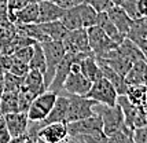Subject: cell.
<instances>
[{"mask_svg":"<svg viewBox=\"0 0 147 143\" xmlns=\"http://www.w3.org/2000/svg\"><path fill=\"white\" fill-rule=\"evenodd\" d=\"M127 39L134 41L135 44L143 47L147 44V17H139L132 21L131 28L127 33Z\"/></svg>","mask_w":147,"mask_h":143,"instance_id":"obj_14","label":"cell"},{"mask_svg":"<svg viewBox=\"0 0 147 143\" xmlns=\"http://www.w3.org/2000/svg\"><path fill=\"white\" fill-rule=\"evenodd\" d=\"M24 77L25 76H17L11 72L4 73V91L18 92L24 85Z\"/></svg>","mask_w":147,"mask_h":143,"instance_id":"obj_28","label":"cell"},{"mask_svg":"<svg viewBox=\"0 0 147 143\" xmlns=\"http://www.w3.org/2000/svg\"><path fill=\"white\" fill-rule=\"evenodd\" d=\"M21 138H22V136L11 138V139H10V142H8V143H19V142H21Z\"/></svg>","mask_w":147,"mask_h":143,"instance_id":"obj_45","label":"cell"},{"mask_svg":"<svg viewBox=\"0 0 147 143\" xmlns=\"http://www.w3.org/2000/svg\"><path fill=\"white\" fill-rule=\"evenodd\" d=\"M94 111L98 113L103 121V132L109 136L111 134L120 131H128L129 128L125 124V117L121 107L118 105L115 106H106L102 103H96L94 106Z\"/></svg>","mask_w":147,"mask_h":143,"instance_id":"obj_1","label":"cell"},{"mask_svg":"<svg viewBox=\"0 0 147 143\" xmlns=\"http://www.w3.org/2000/svg\"><path fill=\"white\" fill-rule=\"evenodd\" d=\"M95 25H98L99 28H102L103 32L106 33L115 44H121L122 41H124V39H125V36H124L122 33H120V30H118V29L115 28L114 24L111 22V20L109 18V15H107L106 11L98 13Z\"/></svg>","mask_w":147,"mask_h":143,"instance_id":"obj_20","label":"cell"},{"mask_svg":"<svg viewBox=\"0 0 147 143\" xmlns=\"http://www.w3.org/2000/svg\"><path fill=\"white\" fill-rule=\"evenodd\" d=\"M32 55H33V44L32 46H24L18 48L17 51L13 54L14 58L19 59V61H22V62H25L29 65V62H30V59H32Z\"/></svg>","mask_w":147,"mask_h":143,"instance_id":"obj_33","label":"cell"},{"mask_svg":"<svg viewBox=\"0 0 147 143\" xmlns=\"http://www.w3.org/2000/svg\"><path fill=\"white\" fill-rule=\"evenodd\" d=\"M57 96L58 94L47 90L43 94H40L38 96L34 98L32 105L29 106V110L26 111L29 121H32V123L43 121L48 116V113L51 111L52 106H54L55 101H57Z\"/></svg>","mask_w":147,"mask_h":143,"instance_id":"obj_6","label":"cell"},{"mask_svg":"<svg viewBox=\"0 0 147 143\" xmlns=\"http://www.w3.org/2000/svg\"><path fill=\"white\" fill-rule=\"evenodd\" d=\"M62 44L66 52H90L88 33L85 28L69 30L62 40ZM92 52V51H91Z\"/></svg>","mask_w":147,"mask_h":143,"instance_id":"obj_8","label":"cell"},{"mask_svg":"<svg viewBox=\"0 0 147 143\" xmlns=\"http://www.w3.org/2000/svg\"><path fill=\"white\" fill-rule=\"evenodd\" d=\"M11 63H13V57H11V55L0 54V72H1V73L10 72Z\"/></svg>","mask_w":147,"mask_h":143,"instance_id":"obj_40","label":"cell"},{"mask_svg":"<svg viewBox=\"0 0 147 143\" xmlns=\"http://www.w3.org/2000/svg\"><path fill=\"white\" fill-rule=\"evenodd\" d=\"M50 1L55 3L59 7H62L63 10H67V8H71V7H76L78 4H81L84 0H50Z\"/></svg>","mask_w":147,"mask_h":143,"instance_id":"obj_41","label":"cell"},{"mask_svg":"<svg viewBox=\"0 0 147 143\" xmlns=\"http://www.w3.org/2000/svg\"><path fill=\"white\" fill-rule=\"evenodd\" d=\"M17 34V25L13 22H7L0 25V48L8 44Z\"/></svg>","mask_w":147,"mask_h":143,"instance_id":"obj_29","label":"cell"},{"mask_svg":"<svg viewBox=\"0 0 147 143\" xmlns=\"http://www.w3.org/2000/svg\"><path fill=\"white\" fill-rule=\"evenodd\" d=\"M67 135L69 136H80V135H87V134H95V132H100L103 131V121L102 117L94 113L92 116L78 121H73V123H67Z\"/></svg>","mask_w":147,"mask_h":143,"instance_id":"obj_7","label":"cell"},{"mask_svg":"<svg viewBox=\"0 0 147 143\" xmlns=\"http://www.w3.org/2000/svg\"><path fill=\"white\" fill-rule=\"evenodd\" d=\"M87 33H88V44H90V50L96 58H100L105 54L109 51L114 50L118 44H115L113 40L110 39L106 33L103 32L102 28L98 25L90 26L87 28Z\"/></svg>","mask_w":147,"mask_h":143,"instance_id":"obj_5","label":"cell"},{"mask_svg":"<svg viewBox=\"0 0 147 143\" xmlns=\"http://www.w3.org/2000/svg\"><path fill=\"white\" fill-rule=\"evenodd\" d=\"M65 10L62 7L57 6L55 3H52L50 0H41L38 1V22H51V21L61 20V17L63 15Z\"/></svg>","mask_w":147,"mask_h":143,"instance_id":"obj_16","label":"cell"},{"mask_svg":"<svg viewBox=\"0 0 147 143\" xmlns=\"http://www.w3.org/2000/svg\"><path fill=\"white\" fill-rule=\"evenodd\" d=\"M121 7H122V10L128 14L132 20H136V18H139V17H140L139 13H138L136 0H124V1H122V4H121Z\"/></svg>","mask_w":147,"mask_h":143,"instance_id":"obj_35","label":"cell"},{"mask_svg":"<svg viewBox=\"0 0 147 143\" xmlns=\"http://www.w3.org/2000/svg\"><path fill=\"white\" fill-rule=\"evenodd\" d=\"M67 99H69V107H67L66 124L87 118L95 113L94 106L98 102L94 99L83 96V95H73V94H69Z\"/></svg>","mask_w":147,"mask_h":143,"instance_id":"obj_3","label":"cell"},{"mask_svg":"<svg viewBox=\"0 0 147 143\" xmlns=\"http://www.w3.org/2000/svg\"><path fill=\"white\" fill-rule=\"evenodd\" d=\"M136 7L140 17H147V0H136Z\"/></svg>","mask_w":147,"mask_h":143,"instance_id":"obj_43","label":"cell"},{"mask_svg":"<svg viewBox=\"0 0 147 143\" xmlns=\"http://www.w3.org/2000/svg\"><path fill=\"white\" fill-rule=\"evenodd\" d=\"M95 58H96V57H95ZM96 61H98V59H96ZM98 63H99V67H100V70H102L103 77H106L110 83L113 84V87L115 88L117 94H118V95H127L129 85L127 84L125 77H124V76H121L120 73H117L114 69H111L109 65H106V63L100 62V61H98Z\"/></svg>","mask_w":147,"mask_h":143,"instance_id":"obj_15","label":"cell"},{"mask_svg":"<svg viewBox=\"0 0 147 143\" xmlns=\"http://www.w3.org/2000/svg\"><path fill=\"white\" fill-rule=\"evenodd\" d=\"M85 3H88L91 7H94L98 13H102V11H107L111 6H114L111 3V0H84Z\"/></svg>","mask_w":147,"mask_h":143,"instance_id":"obj_36","label":"cell"},{"mask_svg":"<svg viewBox=\"0 0 147 143\" xmlns=\"http://www.w3.org/2000/svg\"><path fill=\"white\" fill-rule=\"evenodd\" d=\"M4 92V73L0 72V96L3 95Z\"/></svg>","mask_w":147,"mask_h":143,"instance_id":"obj_44","label":"cell"},{"mask_svg":"<svg viewBox=\"0 0 147 143\" xmlns=\"http://www.w3.org/2000/svg\"><path fill=\"white\" fill-rule=\"evenodd\" d=\"M17 32L21 34H25L28 37L33 39L34 41L43 43V41H48V36L45 34L38 24H25V25H17Z\"/></svg>","mask_w":147,"mask_h":143,"instance_id":"obj_23","label":"cell"},{"mask_svg":"<svg viewBox=\"0 0 147 143\" xmlns=\"http://www.w3.org/2000/svg\"><path fill=\"white\" fill-rule=\"evenodd\" d=\"M33 99H34L33 94L32 92H29L25 87L22 85L21 90L18 91V111H24V113H26V111L29 110V106L32 105Z\"/></svg>","mask_w":147,"mask_h":143,"instance_id":"obj_30","label":"cell"},{"mask_svg":"<svg viewBox=\"0 0 147 143\" xmlns=\"http://www.w3.org/2000/svg\"><path fill=\"white\" fill-rule=\"evenodd\" d=\"M77 138L84 143H107L109 142V136L100 131V132H95V134H87V135H80V136H73Z\"/></svg>","mask_w":147,"mask_h":143,"instance_id":"obj_32","label":"cell"},{"mask_svg":"<svg viewBox=\"0 0 147 143\" xmlns=\"http://www.w3.org/2000/svg\"><path fill=\"white\" fill-rule=\"evenodd\" d=\"M10 72L14 73V74H17V76H25L26 73L29 72V65L13 57V63H11V67H10Z\"/></svg>","mask_w":147,"mask_h":143,"instance_id":"obj_34","label":"cell"},{"mask_svg":"<svg viewBox=\"0 0 147 143\" xmlns=\"http://www.w3.org/2000/svg\"><path fill=\"white\" fill-rule=\"evenodd\" d=\"M8 20L15 25H25V24H37L38 22V3L29 1L22 10L17 13L8 14Z\"/></svg>","mask_w":147,"mask_h":143,"instance_id":"obj_12","label":"cell"},{"mask_svg":"<svg viewBox=\"0 0 147 143\" xmlns=\"http://www.w3.org/2000/svg\"><path fill=\"white\" fill-rule=\"evenodd\" d=\"M122 1H124V0H111V3H113L114 6H121Z\"/></svg>","mask_w":147,"mask_h":143,"instance_id":"obj_46","label":"cell"},{"mask_svg":"<svg viewBox=\"0 0 147 143\" xmlns=\"http://www.w3.org/2000/svg\"><path fill=\"white\" fill-rule=\"evenodd\" d=\"M67 107H69V99H67V96H57V101H55V103L52 106L51 111L48 113V116L43 121H38L40 128L51 123H66Z\"/></svg>","mask_w":147,"mask_h":143,"instance_id":"obj_13","label":"cell"},{"mask_svg":"<svg viewBox=\"0 0 147 143\" xmlns=\"http://www.w3.org/2000/svg\"><path fill=\"white\" fill-rule=\"evenodd\" d=\"M24 87L29 92H32L34 98L38 96L40 94H43L44 91H47L43 73L38 70H34V69H29V72L24 77Z\"/></svg>","mask_w":147,"mask_h":143,"instance_id":"obj_18","label":"cell"},{"mask_svg":"<svg viewBox=\"0 0 147 143\" xmlns=\"http://www.w3.org/2000/svg\"><path fill=\"white\" fill-rule=\"evenodd\" d=\"M106 13L109 15V18L111 20V22L115 25V28L120 30V33H122L127 37V33H128L131 24H132L134 20L122 10L121 6H111Z\"/></svg>","mask_w":147,"mask_h":143,"instance_id":"obj_17","label":"cell"},{"mask_svg":"<svg viewBox=\"0 0 147 143\" xmlns=\"http://www.w3.org/2000/svg\"><path fill=\"white\" fill-rule=\"evenodd\" d=\"M28 3H29V0H7V10H8V14L17 13L19 10H22Z\"/></svg>","mask_w":147,"mask_h":143,"instance_id":"obj_38","label":"cell"},{"mask_svg":"<svg viewBox=\"0 0 147 143\" xmlns=\"http://www.w3.org/2000/svg\"><path fill=\"white\" fill-rule=\"evenodd\" d=\"M57 143H70L69 142V135L65 138V139H62V140H59V142H57Z\"/></svg>","mask_w":147,"mask_h":143,"instance_id":"obj_47","label":"cell"},{"mask_svg":"<svg viewBox=\"0 0 147 143\" xmlns=\"http://www.w3.org/2000/svg\"><path fill=\"white\" fill-rule=\"evenodd\" d=\"M61 22L63 24L67 30H74V29L83 28V22H81V17H80L77 6L65 10L63 15L61 17Z\"/></svg>","mask_w":147,"mask_h":143,"instance_id":"obj_24","label":"cell"},{"mask_svg":"<svg viewBox=\"0 0 147 143\" xmlns=\"http://www.w3.org/2000/svg\"><path fill=\"white\" fill-rule=\"evenodd\" d=\"M10 139H11V135H10V132L7 130L4 114L0 113V143H8Z\"/></svg>","mask_w":147,"mask_h":143,"instance_id":"obj_37","label":"cell"},{"mask_svg":"<svg viewBox=\"0 0 147 143\" xmlns=\"http://www.w3.org/2000/svg\"><path fill=\"white\" fill-rule=\"evenodd\" d=\"M41 47H43V51H44V55H45L44 84H45V88H48V85L51 84L52 78H54V74H55L58 65L62 61L66 51H65L62 41H54V40L43 41Z\"/></svg>","mask_w":147,"mask_h":143,"instance_id":"obj_2","label":"cell"},{"mask_svg":"<svg viewBox=\"0 0 147 143\" xmlns=\"http://www.w3.org/2000/svg\"><path fill=\"white\" fill-rule=\"evenodd\" d=\"M91 85H92V81L84 74L83 72L74 70L67 74V77H66V80L63 83V90L67 94L85 96L87 92L90 91Z\"/></svg>","mask_w":147,"mask_h":143,"instance_id":"obj_9","label":"cell"},{"mask_svg":"<svg viewBox=\"0 0 147 143\" xmlns=\"http://www.w3.org/2000/svg\"><path fill=\"white\" fill-rule=\"evenodd\" d=\"M67 136L66 123H51L41 127L37 132V138L45 143H57Z\"/></svg>","mask_w":147,"mask_h":143,"instance_id":"obj_11","label":"cell"},{"mask_svg":"<svg viewBox=\"0 0 147 143\" xmlns=\"http://www.w3.org/2000/svg\"><path fill=\"white\" fill-rule=\"evenodd\" d=\"M4 118H6L7 130L10 132L11 138L22 136L28 132L30 121H29L26 113H24V111L8 113V114H4Z\"/></svg>","mask_w":147,"mask_h":143,"instance_id":"obj_10","label":"cell"},{"mask_svg":"<svg viewBox=\"0 0 147 143\" xmlns=\"http://www.w3.org/2000/svg\"><path fill=\"white\" fill-rule=\"evenodd\" d=\"M85 96L96 101L98 103L106 105V106H115L118 94L113 87V84L106 77L102 76L92 83L90 91L87 92Z\"/></svg>","mask_w":147,"mask_h":143,"instance_id":"obj_4","label":"cell"},{"mask_svg":"<svg viewBox=\"0 0 147 143\" xmlns=\"http://www.w3.org/2000/svg\"><path fill=\"white\" fill-rule=\"evenodd\" d=\"M18 111V92L4 91L0 96V113L8 114Z\"/></svg>","mask_w":147,"mask_h":143,"instance_id":"obj_25","label":"cell"},{"mask_svg":"<svg viewBox=\"0 0 147 143\" xmlns=\"http://www.w3.org/2000/svg\"><path fill=\"white\" fill-rule=\"evenodd\" d=\"M78 8V13L81 17V22H83V28H90L94 26L96 24V17H98V11H96L94 7H91L88 3L83 1L81 4L77 6Z\"/></svg>","mask_w":147,"mask_h":143,"instance_id":"obj_27","label":"cell"},{"mask_svg":"<svg viewBox=\"0 0 147 143\" xmlns=\"http://www.w3.org/2000/svg\"><path fill=\"white\" fill-rule=\"evenodd\" d=\"M80 65H81V72L90 78L92 83L103 76L102 70H100V67H99V63H98V61H96L94 54H90V55H87L85 58L81 59Z\"/></svg>","mask_w":147,"mask_h":143,"instance_id":"obj_22","label":"cell"},{"mask_svg":"<svg viewBox=\"0 0 147 143\" xmlns=\"http://www.w3.org/2000/svg\"><path fill=\"white\" fill-rule=\"evenodd\" d=\"M128 85H146L147 81V62L144 59L136 61L125 74Z\"/></svg>","mask_w":147,"mask_h":143,"instance_id":"obj_19","label":"cell"},{"mask_svg":"<svg viewBox=\"0 0 147 143\" xmlns=\"http://www.w3.org/2000/svg\"><path fill=\"white\" fill-rule=\"evenodd\" d=\"M29 69H34V70L41 72L43 76H44L45 55H44V51H43V47H41V43H38V41L33 44V55L30 62H29Z\"/></svg>","mask_w":147,"mask_h":143,"instance_id":"obj_26","label":"cell"},{"mask_svg":"<svg viewBox=\"0 0 147 143\" xmlns=\"http://www.w3.org/2000/svg\"><path fill=\"white\" fill-rule=\"evenodd\" d=\"M134 139L136 143H147V125L134 130Z\"/></svg>","mask_w":147,"mask_h":143,"instance_id":"obj_39","label":"cell"},{"mask_svg":"<svg viewBox=\"0 0 147 143\" xmlns=\"http://www.w3.org/2000/svg\"><path fill=\"white\" fill-rule=\"evenodd\" d=\"M146 46H147V44H146ZM143 47H144V46H143Z\"/></svg>","mask_w":147,"mask_h":143,"instance_id":"obj_48","label":"cell"},{"mask_svg":"<svg viewBox=\"0 0 147 143\" xmlns=\"http://www.w3.org/2000/svg\"><path fill=\"white\" fill-rule=\"evenodd\" d=\"M41 30L48 36L50 40L54 41H62L63 37L66 36V33L69 32L65 25L61 22V20L58 21H51V22H43V24H38Z\"/></svg>","mask_w":147,"mask_h":143,"instance_id":"obj_21","label":"cell"},{"mask_svg":"<svg viewBox=\"0 0 147 143\" xmlns=\"http://www.w3.org/2000/svg\"><path fill=\"white\" fill-rule=\"evenodd\" d=\"M8 20V10H7V0H0V25H4Z\"/></svg>","mask_w":147,"mask_h":143,"instance_id":"obj_42","label":"cell"},{"mask_svg":"<svg viewBox=\"0 0 147 143\" xmlns=\"http://www.w3.org/2000/svg\"><path fill=\"white\" fill-rule=\"evenodd\" d=\"M107 143H136L134 139V131H120L109 135Z\"/></svg>","mask_w":147,"mask_h":143,"instance_id":"obj_31","label":"cell"}]
</instances>
